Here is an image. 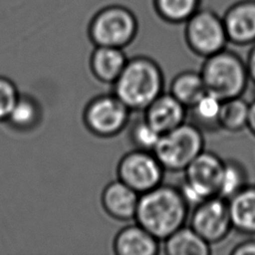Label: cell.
Segmentation results:
<instances>
[{"instance_id":"21","label":"cell","mask_w":255,"mask_h":255,"mask_svg":"<svg viewBox=\"0 0 255 255\" xmlns=\"http://www.w3.org/2000/svg\"><path fill=\"white\" fill-rule=\"evenodd\" d=\"M221 100L206 93L193 107H191V119L194 126L201 131H214L220 129L218 117L221 107Z\"/></svg>"},{"instance_id":"13","label":"cell","mask_w":255,"mask_h":255,"mask_svg":"<svg viewBox=\"0 0 255 255\" xmlns=\"http://www.w3.org/2000/svg\"><path fill=\"white\" fill-rule=\"evenodd\" d=\"M138 199L139 193L120 179L108 183L101 197L104 210L121 221L134 219Z\"/></svg>"},{"instance_id":"26","label":"cell","mask_w":255,"mask_h":255,"mask_svg":"<svg viewBox=\"0 0 255 255\" xmlns=\"http://www.w3.org/2000/svg\"><path fill=\"white\" fill-rule=\"evenodd\" d=\"M232 255H255V240H246L234 246Z\"/></svg>"},{"instance_id":"10","label":"cell","mask_w":255,"mask_h":255,"mask_svg":"<svg viewBox=\"0 0 255 255\" xmlns=\"http://www.w3.org/2000/svg\"><path fill=\"white\" fill-rule=\"evenodd\" d=\"M189 226L210 245L223 240L233 229L227 199L215 195L195 205Z\"/></svg>"},{"instance_id":"5","label":"cell","mask_w":255,"mask_h":255,"mask_svg":"<svg viewBox=\"0 0 255 255\" xmlns=\"http://www.w3.org/2000/svg\"><path fill=\"white\" fill-rule=\"evenodd\" d=\"M204 150V135L192 123L184 122L160 134L152 152L165 170L183 171Z\"/></svg>"},{"instance_id":"23","label":"cell","mask_w":255,"mask_h":255,"mask_svg":"<svg viewBox=\"0 0 255 255\" xmlns=\"http://www.w3.org/2000/svg\"><path fill=\"white\" fill-rule=\"evenodd\" d=\"M39 117L40 109L38 104L30 97L19 96L7 120L15 128H28L37 123Z\"/></svg>"},{"instance_id":"20","label":"cell","mask_w":255,"mask_h":255,"mask_svg":"<svg viewBox=\"0 0 255 255\" xmlns=\"http://www.w3.org/2000/svg\"><path fill=\"white\" fill-rule=\"evenodd\" d=\"M249 103L241 97L227 99L221 102L218 124L220 128L237 132L247 128Z\"/></svg>"},{"instance_id":"1","label":"cell","mask_w":255,"mask_h":255,"mask_svg":"<svg viewBox=\"0 0 255 255\" xmlns=\"http://www.w3.org/2000/svg\"><path fill=\"white\" fill-rule=\"evenodd\" d=\"M189 204L178 187L159 184L139 194L134 219L159 241L184 225Z\"/></svg>"},{"instance_id":"6","label":"cell","mask_w":255,"mask_h":255,"mask_svg":"<svg viewBox=\"0 0 255 255\" xmlns=\"http://www.w3.org/2000/svg\"><path fill=\"white\" fill-rule=\"evenodd\" d=\"M224 162L218 154L202 150L183 170L184 180L178 188L189 206L218 195Z\"/></svg>"},{"instance_id":"7","label":"cell","mask_w":255,"mask_h":255,"mask_svg":"<svg viewBox=\"0 0 255 255\" xmlns=\"http://www.w3.org/2000/svg\"><path fill=\"white\" fill-rule=\"evenodd\" d=\"M184 39L197 56L207 58L225 49L228 41L222 16L200 8L184 23Z\"/></svg>"},{"instance_id":"22","label":"cell","mask_w":255,"mask_h":255,"mask_svg":"<svg viewBox=\"0 0 255 255\" xmlns=\"http://www.w3.org/2000/svg\"><path fill=\"white\" fill-rule=\"evenodd\" d=\"M248 184V172L246 167L236 159L225 160L218 196L228 200Z\"/></svg>"},{"instance_id":"4","label":"cell","mask_w":255,"mask_h":255,"mask_svg":"<svg viewBox=\"0 0 255 255\" xmlns=\"http://www.w3.org/2000/svg\"><path fill=\"white\" fill-rule=\"evenodd\" d=\"M138 31L135 14L121 4H110L99 9L88 25V35L95 46L124 49Z\"/></svg>"},{"instance_id":"19","label":"cell","mask_w":255,"mask_h":255,"mask_svg":"<svg viewBox=\"0 0 255 255\" xmlns=\"http://www.w3.org/2000/svg\"><path fill=\"white\" fill-rule=\"evenodd\" d=\"M202 0H152L157 16L170 24H184L201 8Z\"/></svg>"},{"instance_id":"15","label":"cell","mask_w":255,"mask_h":255,"mask_svg":"<svg viewBox=\"0 0 255 255\" xmlns=\"http://www.w3.org/2000/svg\"><path fill=\"white\" fill-rule=\"evenodd\" d=\"M128 60L122 48L95 46L90 57V68L97 80L114 84L123 72Z\"/></svg>"},{"instance_id":"14","label":"cell","mask_w":255,"mask_h":255,"mask_svg":"<svg viewBox=\"0 0 255 255\" xmlns=\"http://www.w3.org/2000/svg\"><path fill=\"white\" fill-rule=\"evenodd\" d=\"M114 252L118 255H156L159 240L138 223L121 229L114 239Z\"/></svg>"},{"instance_id":"28","label":"cell","mask_w":255,"mask_h":255,"mask_svg":"<svg viewBox=\"0 0 255 255\" xmlns=\"http://www.w3.org/2000/svg\"><path fill=\"white\" fill-rule=\"evenodd\" d=\"M247 128L253 133V135H255V99L249 103Z\"/></svg>"},{"instance_id":"25","label":"cell","mask_w":255,"mask_h":255,"mask_svg":"<svg viewBox=\"0 0 255 255\" xmlns=\"http://www.w3.org/2000/svg\"><path fill=\"white\" fill-rule=\"evenodd\" d=\"M19 94L15 85L7 78L0 77V121L8 119Z\"/></svg>"},{"instance_id":"12","label":"cell","mask_w":255,"mask_h":255,"mask_svg":"<svg viewBox=\"0 0 255 255\" xmlns=\"http://www.w3.org/2000/svg\"><path fill=\"white\" fill-rule=\"evenodd\" d=\"M187 109L170 93H161L143 111V119L160 134L185 122Z\"/></svg>"},{"instance_id":"16","label":"cell","mask_w":255,"mask_h":255,"mask_svg":"<svg viewBox=\"0 0 255 255\" xmlns=\"http://www.w3.org/2000/svg\"><path fill=\"white\" fill-rule=\"evenodd\" d=\"M227 201L233 229L255 234V185L248 184Z\"/></svg>"},{"instance_id":"18","label":"cell","mask_w":255,"mask_h":255,"mask_svg":"<svg viewBox=\"0 0 255 255\" xmlns=\"http://www.w3.org/2000/svg\"><path fill=\"white\" fill-rule=\"evenodd\" d=\"M169 93L186 109H190L207 93V91L200 72L184 71L173 78L170 84Z\"/></svg>"},{"instance_id":"2","label":"cell","mask_w":255,"mask_h":255,"mask_svg":"<svg viewBox=\"0 0 255 255\" xmlns=\"http://www.w3.org/2000/svg\"><path fill=\"white\" fill-rule=\"evenodd\" d=\"M163 73L158 64L146 56L128 59L114 82V94L131 111L143 112L162 92Z\"/></svg>"},{"instance_id":"24","label":"cell","mask_w":255,"mask_h":255,"mask_svg":"<svg viewBox=\"0 0 255 255\" xmlns=\"http://www.w3.org/2000/svg\"><path fill=\"white\" fill-rule=\"evenodd\" d=\"M160 137V133L157 132L142 117L136 121L130 129V139L136 148L151 150L154 148Z\"/></svg>"},{"instance_id":"27","label":"cell","mask_w":255,"mask_h":255,"mask_svg":"<svg viewBox=\"0 0 255 255\" xmlns=\"http://www.w3.org/2000/svg\"><path fill=\"white\" fill-rule=\"evenodd\" d=\"M246 68L249 76V80L255 84V44L251 48L247 60H246Z\"/></svg>"},{"instance_id":"17","label":"cell","mask_w":255,"mask_h":255,"mask_svg":"<svg viewBox=\"0 0 255 255\" xmlns=\"http://www.w3.org/2000/svg\"><path fill=\"white\" fill-rule=\"evenodd\" d=\"M210 246L189 225L181 226L163 240V252L167 255H208Z\"/></svg>"},{"instance_id":"11","label":"cell","mask_w":255,"mask_h":255,"mask_svg":"<svg viewBox=\"0 0 255 255\" xmlns=\"http://www.w3.org/2000/svg\"><path fill=\"white\" fill-rule=\"evenodd\" d=\"M222 19L229 42L236 45L255 43V0L233 3Z\"/></svg>"},{"instance_id":"3","label":"cell","mask_w":255,"mask_h":255,"mask_svg":"<svg viewBox=\"0 0 255 255\" xmlns=\"http://www.w3.org/2000/svg\"><path fill=\"white\" fill-rule=\"evenodd\" d=\"M200 74L207 93L221 101L241 97L249 81L246 63L226 49L205 58Z\"/></svg>"},{"instance_id":"9","label":"cell","mask_w":255,"mask_h":255,"mask_svg":"<svg viewBox=\"0 0 255 255\" xmlns=\"http://www.w3.org/2000/svg\"><path fill=\"white\" fill-rule=\"evenodd\" d=\"M164 168L151 150L135 148L120 159L118 179L141 194L162 183Z\"/></svg>"},{"instance_id":"8","label":"cell","mask_w":255,"mask_h":255,"mask_svg":"<svg viewBox=\"0 0 255 255\" xmlns=\"http://www.w3.org/2000/svg\"><path fill=\"white\" fill-rule=\"evenodd\" d=\"M131 111L113 93L92 99L83 113L86 128L100 137L119 134L128 124Z\"/></svg>"}]
</instances>
